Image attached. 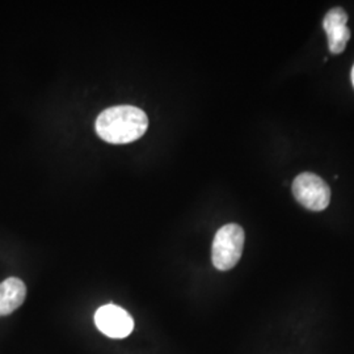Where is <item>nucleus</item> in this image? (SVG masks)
Wrapping results in <instances>:
<instances>
[{"label": "nucleus", "instance_id": "1", "mask_svg": "<svg viewBox=\"0 0 354 354\" xmlns=\"http://www.w3.org/2000/svg\"><path fill=\"white\" fill-rule=\"evenodd\" d=\"M96 133L112 145H125L140 140L149 127L147 114L131 105L105 109L96 120Z\"/></svg>", "mask_w": 354, "mask_h": 354}, {"label": "nucleus", "instance_id": "2", "mask_svg": "<svg viewBox=\"0 0 354 354\" xmlns=\"http://www.w3.org/2000/svg\"><path fill=\"white\" fill-rule=\"evenodd\" d=\"M244 241V230L239 225L230 223L219 228L212 248L213 266L222 272L232 269L241 260Z\"/></svg>", "mask_w": 354, "mask_h": 354}, {"label": "nucleus", "instance_id": "3", "mask_svg": "<svg viewBox=\"0 0 354 354\" xmlns=\"http://www.w3.org/2000/svg\"><path fill=\"white\" fill-rule=\"evenodd\" d=\"M292 194L295 200L308 210L322 212L330 201L328 184L315 174L304 172L292 181Z\"/></svg>", "mask_w": 354, "mask_h": 354}, {"label": "nucleus", "instance_id": "4", "mask_svg": "<svg viewBox=\"0 0 354 354\" xmlns=\"http://www.w3.org/2000/svg\"><path fill=\"white\" fill-rule=\"evenodd\" d=\"M95 323L100 332L112 339H125L134 329L131 315L115 304L102 306L95 314Z\"/></svg>", "mask_w": 354, "mask_h": 354}, {"label": "nucleus", "instance_id": "5", "mask_svg": "<svg viewBox=\"0 0 354 354\" xmlns=\"http://www.w3.org/2000/svg\"><path fill=\"white\" fill-rule=\"evenodd\" d=\"M348 15L342 7L332 8L323 20V26L328 37L329 50L333 54H340L345 50L351 39V30L346 26Z\"/></svg>", "mask_w": 354, "mask_h": 354}, {"label": "nucleus", "instance_id": "6", "mask_svg": "<svg viewBox=\"0 0 354 354\" xmlns=\"http://www.w3.org/2000/svg\"><path fill=\"white\" fill-rule=\"evenodd\" d=\"M26 298V283L17 277H10L0 283V317L16 311Z\"/></svg>", "mask_w": 354, "mask_h": 354}, {"label": "nucleus", "instance_id": "7", "mask_svg": "<svg viewBox=\"0 0 354 354\" xmlns=\"http://www.w3.org/2000/svg\"><path fill=\"white\" fill-rule=\"evenodd\" d=\"M352 83H353V86H354V66H353V68H352Z\"/></svg>", "mask_w": 354, "mask_h": 354}]
</instances>
